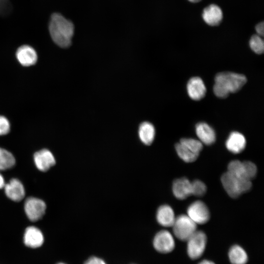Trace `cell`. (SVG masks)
<instances>
[{
    "instance_id": "cell-6",
    "label": "cell",
    "mask_w": 264,
    "mask_h": 264,
    "mask_svg": "<svg viewBox=\"0 0 264 264\" xmlns=\"http://www.w3.org/2000/svg\"><path fill=\"white\" fill-rule=\"evenodd\" d=\"M153 243L157 251L163 254L171 252L175 247V242L173 235L165 230H161L155 234Z\"/></svg>"
},
{
    "instance_id": "cell-26",
    "label": "cell",
    "mask_w": 264,
    "mask_h": 264,
    "mask_svg": "<svg viewBox=\"0 0 264 264\" xmlns=\"http://www.w3.org/2000/svg\"><path fill=\"white\" fill-rule=\"evenodd\" d=\"M192 195L197 197L203 196L206 192V185L199 180H195L191 182Z\"/></svg>"
},
{
    "instance_id": "cell-33",
    "label": "cell",
    "mask_w": 264,
    "mask_h": 264,
    "mask_svg": "<svg viewBox=\"0 0 264 264\" xmlns=\"http://www.w3.org/2000/svg\"><path fill=\"white\" fill-rule=\"evenodd\" d=\"M188 0L192 3H197L200 1L201 0Z\"/></svg>"
},
{
    "instance_id": "cell-23",
    "label": "cell",
    "mask_w": 264,
    "mask_h": 264,
    "mask_svg": "<svg viewBox=\"0 0 264 264\" xmlns=\"http://www.w3.org/2000/svg\"><path fill=\"white\" fill-rule=\"evenodd\" d=\"M227 172L237 177L247 179L245 177L243 162L238 160L231 161L228 165Z\"/></svg>"
},
{
    "instance_id": "cell-18",
    "label": "cell",
    "mask_w": 264,
    "mask_h": 264,
    "mask_svg": "<svg viewBox=\"0 0 264 264\" xmlns=\"http://www.w3.org/2000/svg\"><path fill=\"white\" fill-rule=\"evenodd\" d=\"M156 218L159 224L167 227L172 226L176 219L173 209L168 205H161L158 208Z\"/></svg>"
},
{
    "instance_id": "cell-28",
    "label": "cell",
    "mask_w": 264,
    "mask_h": 264,
    "mask_svg": "<svg viewBox=\"0 0 264 264\" xmlns=\"http://www.w3.org/2000/svg\"><path fill=\"white\" fill-rule=\"evenodd\" d=\"M10 130V124L6 117L0 115V135H6Z\"/></svg>"
},
{
    "instance_id": "cell-30",
    "label": "cell",
    "mask_w": 264,
    "mask_h": 264,
    "mask_svg": "<svg viewBox=\"0 0 264 264\" xmlns=\"http://www.w3.org/2000/svg\"><path fill=\"white\" fill-rule=\"evenodd\" d=\"M257 34L263 37L264 35V23L263 22L258 23L255 27Z\"/></svg>"
},
{
    "instance_id": "cell-3",
    "label": "cell",
    "mask_w": 264,
    "mask_h": 264,
    "mask_svg": "<svg viewBox=\"0 0 264 264\" xmlns=\"http://www.w3.org/2000/svg\"><path fill=\"white\" fill-rule=\"evenodd\" d=\"M223 187L228 195L232 198H237L251 188V180L237 177L227 172L221 177Z\"/></svg>"
},
{
    "instance_id": "cell-8",
    "label": "cell",
    "mask_w": 264,
    "mask_h": 264,
    "mask_svg": "<svg viewBox=\"0 0 264 264\" xmlns=\"http://www.w3.org/2000/svg\"><path fill=\"white\" fill-rule=\"evenodd\" d=\"M46 205L42 200L31 197L28 198L24 204L25 212L31 221H37L44 215Z\"/></svg>"
},
{
    "instance_id": "cell-27",
    "label": "cell",
    "mask_w": 264,
    "mask_h": 264,
    "mask_svg": "<svg viewBox=\"0 0 264 264\" xmlns=\"http://www.w3.org/2000/svg\"><path fill=\"white\" fill-rule=\"evenodd\" d=\"M246 178L251 180L255 177L257 174L256 166L252 162L249 161H243Z\"/></svg>"
},
{
    "instance_id": "cell-1",
    "label": "cell",
    "mask_w": 264,
    "mask_h": 264,
    "mask_svg": "<svg viewBox=\"0 0 264 264\" xmlns=\"http://www.w3.org/2000/svg\"><path fill=\"white\" fill-rule=\"evenodd\" d=\"M49 31L53 41L62 48L71 44L74 26L70 21L58 13L53 14L49 23Z\"/></svg>"
},
{
    "instance_id": "cell-22",
    "label": "cell",
    "mask_w": 264,
    "mask_h": 264,
    "mask_svg": "<svg viewBox=\"0 0 264 264\" xmlns=\"http://www.w3.org/2000/svg\"><path fill=\"white\" fill-rule=\"evenodd\" d=\"M175 148L179 157L186 162H194L198 157V155L193 153L180 143L176 144Z\"/></svg>"
},
{
    "instance_id": "cell-21",
    "label": "cell",
    "mask_w": 264,
    "mask_h": 264,
    "mask_svg": "<svg viewBox=\"0 0 264 264\" xmlns=\"http://www.w3.org/2000/svg\"><path fill=\"white\" fill-rule=\"evenodd\" d=\"M15 164L13 154L7 150L0 148V171L12 168Z\"/></svg>"
},
{
    "instance_id": "cell-32",
    "label": "cell",
    "mask_w": 264,
    "mask_h": 264,
    "mask_svg": "<svg viewBox=\"0 0 264 264\" xmlns=\"http://www.w3.org/2000/svg\"><path fill=\"white\" fill-rule=\"evenodd\" d=\"M5 185L4 180L2 176L0 174V189L3 188Z\"/></svg>"
},
{
    "instance_id": "cell-34",
    "label": "cell",
    "mask_w": 264,
    "mask_h": 264,
    "mask_svg": "<svg viewBox=\"0 0 264 264\" xmlns=\"http://www.w3.org/2000/svg\"><path fill=\"white\" fill-rule=\"evenodd\" d=\"M64 264V263H58V264Z\"/></svg>"
},
{
    "instance_id": "cell-7",
    "label": "cell",
    "mask_w": 264,
    "mask_h": 264,
    "mask_svg": "<svg viewBox=\"0 0 264 264\" xmlns=\"http://www.w3.org/2000/svg\"><path fill=\"white\" fill-rule=\"evenodd\" d=\"M187 215L196 224L206 223L210 219V213L206 204L198 200L192 203L188 207Z\"/></svg>"
},
{
    "instance_id": "cell-14",
    "label": "cell",
    "mask_w": 264,
    "mask_h": 264,
    "mask_svg": "<svg viewBox=\"0 0 264 264\" xmlns=\"http://www.w3.org/2000/svg\"><path fill=\"white\" fill-rule=\"evenodd\" d=\"M4 190L6 196L15 201L21 200L25 195L23 185L20 180L15 178L12 179L4 185Z\"/></svg>"
},
{
    "instance_id": "cell-5",
    "label": "cell",
    "mask_w": 264,
    "mask_h": 264,
    "mask_svg": "<svg viewBox=\"0 0 264 264\" xmlns=\"http://www.w3.org/2000/svg\"><path fill=\"white\" fill-rule=\"evenodd\" d=\"M187 252L192 260L199 258L204 253L207 243V237L202 231H196L187 241Z\"/></svg>"
},
{
    "instance_id": "cell-10",
    "label": "cell",
    "mask_w": 264,
    "mask_h": 264,
    "mask_svg": "<svg viewBox=\"0 0 264 264\" xmlns=\"http://www.w3.org/2000/svg\"><path fill=\"white\" fill-rule=\"evenodd\" d=\"M16 56L19 62L24 66H33L38 60L36 50L28 45H23L19 47L16 51Z\"/></svg>"
},
{
    "instance_id": "cell-9",
    "label": "cell",
    "mask_w": 264,
    "mask_h": 264,
    "mask_svg": "<svg viewBox=\"0 0 264 264\" xmlns=\"http://www.w3.org/2000/svg\"><path fill=\"white\" fill-rule=\"evenodd\" d=\"M202 18L208 25L216 26L220 24L223 19L221 9L215 4H211L204 8Z\"/></svg>"
},
{
    "instance_id": "cell-4",
    "label": "cell",
    "mask_w": 264,
    "mask_h": 264,
    "mask_svg": "<svg viewBox=\"0 0 264 264\" xmlns=\"http://www.w3.org/2000/svg\"><path fill=\"white\" fill-rule=\"evenodd\" d=\"M172 227L174 235L182 241H186L197 231V224L185 215L176 218Z\"/></svg>"
},
{
    "instance_id": "cell-31",
    "label": "cell",
    "mask_w": 264,
    "mask_h": 264,
    "mask_svg": "<svg viewBox=\"0 0 264 264\" xmlns=\"http://www.w3.org/2000/svg\"><path fill=\"white\" fill-rule=\"evenodd\" d=\"M198 264H215L213 262L208 260H204L200 262Z\"/></svg>"
},
{
    "instance_id": "cell-16",
    "label": "cell",
    "mask_w": 264,
    "mask_h": 264,
    "mask_svg": "<svg viewBox=\"0 0 264 264\" xmlns=\"http://www.w3.org/2000/svg\"><path fill=\"white\" fill-rule=\"evenodd\" d=\"M173 192L179 199H184L192 195V184L187 178L182 177L176 179L173 184Z\"/></svg>"
},
{
    "instance_id": "cell-24",
    "label": "cell",
    "mask_w": 264,
    "mask_h": 264,
    "mask_svg": "<svg viewBox=\"0 0 264 264\" xmlns=\"http://www.w3.org/2000/svg\"><path fill=\"white\" fill-rule=\"evenodd\" d=\"M179 143L198 155H199L203 148L200 141L193 138H182Z\"/></svg>"
},
{
    "instance_id": "cell-25",
    "label": "cell",
    "mask_w": 264,
    "mask_h": 264,
    "mask_svg": "<svg viewBox=\"0 0 264 264\" xmlns=\"http://www.w3.org/2000/svg\"><path fill=\"white\" fill-rule=\"evenodd\" d=\"M249 46L250 48L255 53L261 54L264 50V42L262 37L255 34L252 35L249 40Z\"/></svg>"
},
{
    "instance_id": "cell-17",
    "label": "cell",
    "mask_w": 264,
    "mask_h": 264,
    "mask_svg": "<svg viewBox=\"0 0 264 264\" xmlns=\"http://www.w3.org/2000/svg\"><path fill=\"white\" fill-rule=\"evenodd\" d=\"M196 132L200 141L207 145H212L216 140L214 130L206 123H198L196 126Z\"/></svg>"
},
{
    "instance_id": "cell-12",
    "label": "cell",
    "mask_w": 264,
    "mask_h": 264,
    "mask_svg": "<svg viewBox=\"0 0 264 264\" xmlns=\"http://www.w3.org/2000/svg\"><path fill=\"white\" fill-rule=\"evenodd\" d=\"M189 97L194 100H199L205 95L206 89L202 80L198 77L190 79L187 85Z\"/></svg>"
},
{
    "instance_id": "cell-20",
    "label": "cell",
    "mask_w": 264,
    "mask_h": 264,
    "mask_svg": "<svg viewBox=\"0 0 264 264\" xmlns=\"http://www.w3.org/2000/svg\"><path fill=\"white\" fill-rule=\"evenodd\" d=\"M228 257L232 264H246L248 259L245 250L237 244L230 247L228 252Z\"/></svg>"
},
{
    "instance_id": "cell-15",
    "label": "cell",
    "mask_w": 264,
    "mask_h": 264,
    "mask_svg": "<svg viewBox=\"0 0 264 264\" xmlns=\"http://www.w3.org/2000/svg\"><path fill=\"white\" fill-rule=\"evenodd\" d=\"M225 145L227 150L230 152L238 154L244 149L246 146V139L241 133L233 132L228 136Z\"/></svg>"
},
{
    "instance_id": "cell-19",
    "label": "cell",
    "mask_w": 264,
    "mask_h": 264,
    "mask_svg": "<svg viewBox=\"0 0 264 264\" xmlns=\"http://www.w3.org/2000/svg\"><path fill=\"white\" fill-rule=\"evenodd\" d=\"M155 129L152 124L148 122L142 123L139 127L138 135L141 141L145 145H151L155 137Z\"/></svg>"
},
{
    "instance_id": "cell-29",
    "label": "cell",
    "mask_w": 264,
    "mask_h": 264,
    "mask_svg": "<svg viewBox=\"0 0 264 264\" xmlns=\"http://www.w3.org/2000/svg\"><path fill=\"white\" fill-rule=\"evenodd\" d=\"M84 264H107L102 259L96 256H92L88 258Z\"/></svg>"
},
{
    "instance_id": "cell-2",
    "label": "cell",
    "mask_w": 264,
    "mask_h": 264,
    "mask_svg": "<svg viewBox=\"0 0 264 264\" xmlns=\"http://www.w3.org/2000/svg\"><path fill=\"white\" fill-rule=\"evenodd\" d=\"M246 81L244 75L231 72H220L215 76L213 91L217 97L225 98L230 93L240 90Z\"/></svg>"
},
{
    "instance_id": "cell-11",
    "label": "cell",
    "mask_w": 264,
    "mask_h": 264,
    "mask_svg": "<svg viewBox=\"0 0 264 264\" xmlns=\"http://www.w3.org/2000/svg\"><path fill=\"white\" fill-rule=\"evenodd\" d=\"M34 159L37 168L43 172L47 171L55 164L53 155L47 149L36 152L34 155Z\"/></svg>"
},
{
    "instance_id": "cell-13",
    "label": "cell",
    "mask_w": 264,
    "mask_h": 264,
    "mask_svg": "<svg viewBox=\"0 0 264 264\" xmlns=\"http://www.w3.org/2000/svg\"><path fill=\"white\" fill-rule=\"evenodd\" d=\"M24 244L31 248H37L41 246L44 242V236L42 232L35 226L27 227L23 237Z\"/></svg>"
}]
</instances>
